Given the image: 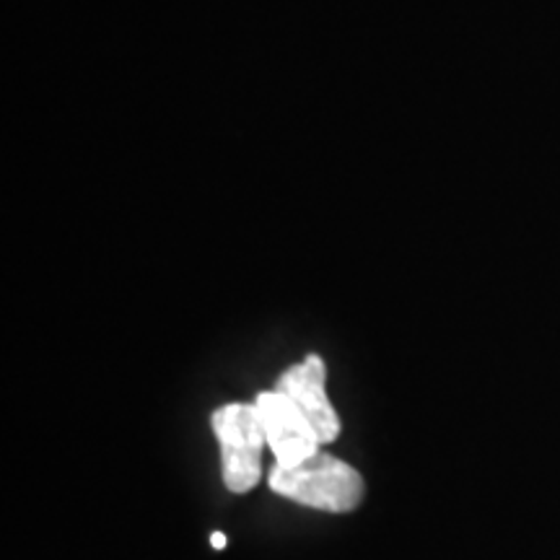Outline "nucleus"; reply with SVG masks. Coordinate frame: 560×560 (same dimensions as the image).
Listing matches in <instances>:
<instances>
[{"mask_svg": "<svg viewBox=\"0 0 560 560\" xmlns=\"http://www.w3.org/2000/svg\"><path fill=\"white\" fill-rule=\"evenodd\" d=\"M255 405L260 410L265 439L276 454V465L296 467L319 452L322 441L317 431L285 392H260Z\"/></svg>", "mask_w": 560, "mask_h": 560, "instance_id": "7ed1b4c3", "label": "nucleus"}, {"mask_svg": "<svg viewBox=\"0 0 560 560\" xmlns=\"http://www.w3.org/2000/svg\"><path fill=\"white\" fill-rule=\"evenodd\" d=\"M268 480L270 488L283 499L296 501L301 506L332 511V514L353 511L366 490L363 478L353 467L325 452H317L296 467L276 465Z\"/></svg>", "mask_w": 560, "mask_h": 560, "instance_id": "f257e3e1", "label": "nucleus"}, {"mask_svg": "<svg viewBox=\"0 0 560 560\" xmlns=\"http://www.w3.org/2000/svg\"><path fill=\"white\" fill-rule=\"evenodd\" d=\"M325 380H327L325 361L312 353L306 355L304 363H296V366L285 369L283 374L278 376L276 389L285 392V395L299 405L301 412L310 418V423L314 425V431H317L322 444H330V441L338 439L340 433V418L330 405V400H327Z\"/></svg>", "mask_w": 560, "mask_h": 560, "instance_id": "20e7f679", "label": "nucleus"}, {"mask_svg": "<svg viewBox=\"0 0 560 560\" xmlns=\"http://www.w3.org/2000/svg\"><path fill=\"white\" fill-rule=\"evenodd\" d=\"M213 433L221 444L223 482L231 493H247L260 482L262 446L268 444L257 405H226L213 412Z\"/></svg>", "mask_w": 560, "mask_h": 560, "instance_id": "f03ea898", "label": "nucleus"}, {"mask_svg": "<svg viewBox=\"0 0 560 560\" xmlns=\"http://www.w3.org/2000/svg\"><path fill=\"white\" fill-rule=\"evenodd\" d=\"M210 542H213V548H215V550H223V548H226V537H223L221 532H215V535L210 537Z\"/></svg>", "mask_w": 560, "mask_h": 560, "instance_id": "39448f33", "label": "nucleus"}]
</instances>
